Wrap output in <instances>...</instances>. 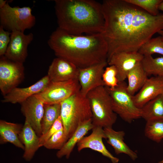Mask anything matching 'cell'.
I'll return each mask as SVG.
<instances>
[{
	"mask_svg": "<svg viewBox=\"0 0 163 163\" xmlns=\"http://www.w3.org/2000/svg\"><path fill=\"white\" fill-rule=\"evenodd\" d=\"M101 4L104 25L101 34L108 46L107 59L117 53L138 52L163 29V14L152 15L125 0H105Z\"/></svg>",
	"mask_w": 163,
	"mask_h": 163,
	"instance_id": "obj_1",
	"label": "cell"
},
{
	"mask_svg": "<svg viewBox=\"0 0 163 163\" xmlns=\"http://www.w3.org/2000/svg\"><path fill=\"white\" fill-rule=\"evenodd\" d=\"M47 43L57 57L68 60L79 69L107 61L108 46L101 33L74 35L58 27Z\"/></svg>",
	"mask_w": 163,
	"mask_h": 163,
	"instance_id": "obj_2",
	"label": "cell"
},
{
	"mask_svg": "<svg viewBox=\"0 0 163 163\" xmlns=\"http://www.w3.org/2000/svg\"><path fill=\"white\" fill-rule=\"evenodd\" d=\"M58 27L74 35L101 33L104 20L101 3L93 0H55Z\"/></svg>",
	"mask_w": 163,
	"mask_h": 163,
	"instance_id": "obj_3",
	"label": "cell"
},
{
	"mask_svg": "<svg viewBox=\"0 0 163 163\" xmlns=\"http://www.w3.org/2000/svg\"><path fill=\"white\" fill-rule=\"evenodd\" d=\"M60 104V116L65 133L69 139L80 124L92 119L89 102L86 96L79 91Z\"/></svg>",
	"mask_w": 163,
	"mask_h": 163,
	"instance_id": "obj_4",
	"label": "cell"
},
{
	"mask_svg": "<svg viewBox=\"0 0 163 163\" xmlns=\"http://www.w3.org/2000/svg\"><path fill=\"white\" fill-rule=\"evenodd\" d=\"M92 114V123L94 126L103 128L112 127L117 119L114 112L110 97L105 86L90 91L87 94Z\"/></svg>",
	"mask_w": 163,
	"mask_h": 163,
	"instance_id": "obj_5",
	"label": "cell"
},
{
	"mask_svg": "<svg viewBox=\"0 0 163 163\" xmlns=\"http://www.w3.org/2000/svg\"><path fill=\"white\" fill-rule=\"evenodd\" d=\"M127 86L124 81L119 82L113 88L105 87L110 95L114 112L124 121L131 123L141 117V110L135 105L133 96L127 91Z\"/></svg>",
	"mask_w": 163,
	"mask_h": 163,
	"instance_id": "obj_6",
	"label": "cell"
},
{
	"mask_svg": "<svg viewBox=\"0 0 163 163\" xmlns=\"http://www.w3.org/2000/svg\"><path fill=\"white\" fill-rule=\"evenodd\" d=\"M35 16L30 7H12L8 2L0 8V25L9 32L16 30L24 32L33 27L36 24Z\"/></svg>",
	"mask_w": 163,
	"mask_h": 163,
	"instance_id": "obj_7",
	"label": "cell"
},
{
	"mask_svg": "<svg viewBox=\"0 0 163 163\" xmlns=\"http://www.w3.org/2000/svg\"><path fill=\"white\" fill-rule=\"evenodd\" d=\"M78 80L51 82L41 92L35 94L46 104H60L80 91Z\"/></svg>",
	"mask_w": 163,
	"mask_h": 163,
	"instance_id": "obj_8",
	"label": "cell"
},
{
	"mask_svg": "<svg viewBox=\"0 0 163 163\" xmlns=\"http://www.w3.org/2000/svg\"><path fill=\"white\" fill-rule=\"evenodd\" d=\"M23 63L11 60L4 56L0 59V89L4 96L23 81Z\"/></svg>",
	"mask_w": 163,
	"mask_h": 163,
	"instance_id": "obj_9",
	"label": "cell"
},
{
	"mask_svg": "<svg viewBox=\"0 0 163 163\" xmlns=\"http://www.w3.org/2000/svg\"><path fill=\"white\" fill-rule=\"evenodd\" d=\"M108 64L105 61L88 67L79 69L78 80L80 86V93L86 96L91 90L101 86H105L102 75Z\"/></svg>",
	"mask_w": 163,
	"mask_h": 163,
	"instance_id": "obj_10",
	"label": "cell"
},
{
	"mask_svg": "<svg viewBox=\"0 0 163 163\" xmlns=\"http://www.w3.org/2000/svg\"><path fill=\"white\" fill-rule=\"evenodd\" d=\"M33 34L14 30L11 32L10 41L4 56L9 59L23 63L28 55L27 48L33 40Z\"/></svg>",
	"mask_w": 163,
	"mask_h": 163,
	"instance_id": "obj_11",
	"label": "cell"
},
{
	"mask_svg": "<svg viewBox=\"0 0 163 163\" xmlns=\"http://www.w3.org/2000/svg\"><path fill=\"white\" fill-rule=\"evenodd\" d=\"M143 56L138 52H121L114 53L107 59L109 66L113 65L117 71L119 83L125 81L129 72L141 62Z\"/></svg>",
	"mask_w": 163,
	"mask_h": 163,
	"instance_id": "obj_12",
	"label": "cell"
},
{
	"mask_svg": "<svg viewBox=\"0 0 163 163\" xmlns=\"http://www.w3.org/2000/svg\"><path fill=\"white\" fill-rule=\"evenodd\" d=\"M21 110L37 136L42 135L41 122L44 113V103L35 94L21 104Z\"/></svg>",
	"mask_w": 163,
	"mask_h": 163,
	"instance_id": "obj_13",
	"label": "cell"
},
{
	"mask_svg": "<svg viewBox=\"0 0 163 163\" xmlns=\"http://www.w3.org/2000/svg\"><path fill=\"white\" fill-rule=\"evenodd\" d=\"M79 69L64 59L56 57L49 66L47 75L50 82H63L78 80Z\"/></svg>",
	"mask_w": 163,
	"mask_h": 163,
	"instance_id": "obj_14",
	"label": "cell"
},
{
	"mask_svg": "<svg viewBox=\"0 0 163 163\" xmlns=\"http://www.w3.org/2000/svg\"><path fill=\"white\" fill-rule=\"evenodd\" d=\"M91 133L84 137L77 143V149L80 152L83 149L88 148L97 151L110 159L112 163H117L119 159L114 156L106 149L103 142L106 139L103 128L94 126Z\"/></svg>",
	"mask_w": 163,
	"mask_h": 163,
	"instance_id": "obj_15",
	"label": "cell"
},
{
	"mask_svg": "<svg viewBox=\"0 0 163 163\" xmlns=\"http://www.w3.org/2000/svg\"><path fill=\"white\" fill-rule=\"evenodd\" d=\"M161 94H163V77L155 76L148 78L133 98L135 105L141 109L149 101Z\"/></svg>",
	"mask_w": 163,
	"mask_h": 163,
	"instance_id": "obj_16",
	"label": "cell"
},
{
	"mask_svg": "<svg viewBox=\"0 0 163 163\" xmlns=\"http://www.w3.org/2000/svg\"><path fill=\"white\" fill-rule=\"evenodd\" d=\"M50 82L47 75L29 87L15 88L4 96L2 101L13 104H21L31 96L42 91Z\"/></svg>",
	"mask_w": 163,
	"mask_h": 163,
	"instance_id": "obj_17",
	"label": "cell"
},
{
	"mask_svg": "<svg viewBox=\"0 0 163 163\" xmlns=\"http://www.w3.org/2000/svg\"><path fill=\"white\" fill-rule=\"evenodd\" d=\"M19 138L24 147L23 158L27 161H30L40 147L39 137L30 125L25 120L19 134Z\"/></svg>",
	"mask_w": 163,
	"mask_h": 163,
	"instance_id": "obj_18",
	"label": "cell"
},
{
	"mask_svg": "<svg viewBox=\"0 0 163 163\" xmlns=\"http://www.w3.org/2000/svg\"><path fill=\"white\" fill-rule=\"evenodd\" d=\"M107 142L113 148L115 153L118 155L124 153L133 160L138 157L137 153L130 149L124 141L125 132L123 131H116L112 127L103 128Z\"/></svg>",
	"mask_w": 163,
	"mask_h": 163,
	"instance_id": "obj_19",
	"label": "cell"
},
{
	"mask_svg": "<svg viewBox=\"0 0 163 163\" xmlns=\"http://www.w3.org/2000/svg\"><path fill=\"white\" fill-rule=\"evenodd\" d=\"M94 127L92 119L80 124L62 148L57 152V157L60 158L65 156L68 158L75 145Z\"/></svg>",
	"mask_w": 163,
	"mask_h": 163,
	"instance_id": "obj_20",
	"label": "cell"
},
{
	"mask_svg": "<svg viewBox=\"0 0 163 163\" xmlns=\"http://www.w3.org/2000/svg\"><path fill=\"white\" fill-rule=\"evenodd\" d=\"M23 126L21 124L0 121V143H10L17 147L24 150V147L19 138Z\"/></svg>",
	"mask_w": 163,
	"mask_h": 163,
	"instance_id": "obj_21",
	"label": "cell"
},
{
	"mask_svg": "<svg viewBox=\"0 0 163 163\" xmlns=\"http://www.w3.org/2000/svg\"><path fill=\"white\" fill-rule=\"evenodd\" d=\"M141 62L137 64L128 73L127 78L128 84L127 90L132 96L140 90L148 78Z\"/></svg>",
	"mask_w": 163,
	"mask_h": 163,
	"instance_id": "obj_22",
	"label": "cell"
},
{
	"mask_svg": "<svg viewBox=\"0 0 163 163\" xmlns=\"http://www.w3.org/2000/svg\"><path fill=\"white\" fill-rule=\"evenodd\" d=\"M141 109V117L146 121L163 119V94L150 100Z\"/></svg>",
	"mask_w": 163,
	"mask_h": 163,
	"instance_id": "obj_23",
	"label": "cell"
},
{
	"mask_svg": "<svg viewBox=\"0 0 163 163\" xmlns=\"http://www.w3.org/2000/svg\"><path fill=\"white\" fill-rule=\"evenodd\" d=\"M61 109L60 104H44L43 114L41 122L42 135L48 131L60 116Z\"/></svg>",
	"mask_w": 163,
	"mask_h": 163,
	"instance_id": "obj_24",
	"label": "cell"
},
{
	"mask_svg": "<svg viewBox=\"0 0 163 163\" xmlns=\"http://www.w3.org/2000/svg\"><path fill=\"white\" fill-rule=\"evenodd\" d=\"M141 63L147 75L163 77V57L154 58L152 56H144Z\"/></svg>",
	"mask_w": 163,
	"mask_h": 163,
	"instance_id": "obj_25",
	"label": "cell"
},
{
	"mask_svg": "<svg viewBox=\"0 0 163 163\" xmlns=\"http://www.w3.org/2000/svg\"><path fill=\"white\" fill-rule=\"evenodd\" d=\"M145 135L157 142L163 139V119H154L146 121Z\"/></svg>",
	"mask_w": 163,
	"mask_h": 163,
	"instance_id": "obj_26",
	"label": "cell"
},
{
	"mask_svg": "<svg viewBox=\"0 0 163 163\" xmlns=\"http://www.w3.org/2000/svg\"><path fill=\"white\" fill-rule=\"evenodd\" d=\"M143 56L158 53L163 56V38L160 36L151 38L144 43L138 51Z\"/></svg>",
	"mask_w": 163,
	"mask_h": 163,
	"instance_id": "obj_27",
	"label": "cell"
},
{
	"mask_svg": "<svg viewBox=\"0 0 163 163\" xmlns=\"http://www.w3.org/2000/svg\"><path fill=\"white\" fill-rule=\"evenodd\" d=\"M153 16L158 14V7L162 0H125Z\"/></svg>",
	"mask_w": 163,
	"mask_h": 163,
	"instance_id": "obj_28",
	"label": "cell"
},
{
	"mask_svg": "<svg viewBox=\"0 0 163 163\" xmlns=\"http://www.w3.org/2000/svg\"><path fill=\"white\" fill-rule=\"evenodd\" d=\"M64 129L53 135L44 144L43 146L48 149H61L68 140Z\"/></svg>",
	"mask_w": 163,
	"mask_h": 163,
	"instance_id": "obj_29",
	"label": "cell"
},
{
	"mask_svg": "<svg viewBox=\"0 0 163 163\" xmlns=\"http://www.w3.org/2000/svg\"><path fill=\"white\" fill-rule=\"evenodd\" d=\"M117 74V69L114 66L110 65L106 67L102 76L105 86L113 88L117 86L119 82Z\"/></svg>",
	"mask_w": 163,
	"mask_h": 163,
	"instance_id": "obj_30",
	"label": "cell"
},
{
	"mask_svg": "<svg viewBox=\"0 0 163 163\" xmlns=\"http://www.w3.org/2000/svg\"><path fill=\"white\" fill-rule=\"evenodd\" d=\"M63 129L62 121L60 116L48 131L39 137L40 147L43 146L45 143L55 133Z\"/></svg>",
	"mask_w": 163,
	"mask_h": 163,
	"instance_id": "obj_31",
	"label": "cell"
},
{
	"mask_svg": "<svg viewBox=\"0 0 163 163\" xmlns=\"http://www.w3.org/2000/svg\"><path fill=\"white\" fill-rule=\"evenodd\" d=\"M11 32L0 25V56H4L10 41Z\"/></svg>",
	"mask_w": 163,
	"mask_h": 163,
	"instance_id": "obj_32",
	"label": "cell"
},
{
	"mask_svg": "<svg viewBox=\"0 0 163 163\" xmlns=\"http://www.w3.org/2000/svg\"><path fill=\"white\" fill-rule=\"evenodd\" d=\"M7 1L0 0V8L3 7L7 2Z\"/></svg>",
	"mask_w": 163,
	"mask_h": 163,
	"instance_id": "obj_33",
	"label": "cell"
},
{
	"mask_svg": "<svg viewBox=\"0 0 163 163\" xmlns=\"http://www.w3.org/2000/svg\"><path fill=\"white\" fill-rule=\"evenodd\" d=\"M158 10L163 11V0L159 5Z\"/></svg>",
	"mask_w": 163,
	"mask_h": 163,
	"instance_id": "obj_34",
	"label": "cell"
},
{
	"mask_svg": "<svg viewBox=\"0 0 163 163\" xmlns=\"http://www.w3.org/2000/svg\"><path fill=\"white\" fill-rule=\"evenodd\" d=\"M158 33L163 38V29L158 31Z\"/></svg>",
	"mask_w": 163,
	"mask_h": 163,
	"instance_id": "obj_35",
	"label": "cell"
},
{
	"mask_svg": "<svg viewBox=\"0 0 163 163\" xmlns=\"http://www.w3.org/2000/svg\"><path fill=\"white\" fill-rule=\"evenodd\" d=\"M157 163H163V158L161 161H159Z\"/></svg>",
	"mask_w": 163,
	"mask_h": 163,
	"instance_id": "obj_36",
	"label": "cell"
}]
</instances>
